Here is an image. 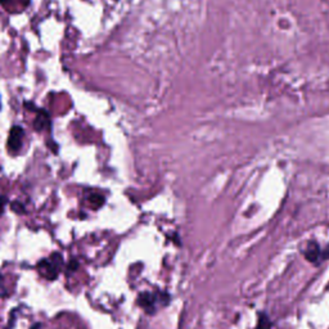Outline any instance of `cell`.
<instances>
[{
  "label": "cell",
  "mask_w": 329,
  "mask_h": 329,
  "mask_svg": "<svg viewBox=\"0 0 329 329\" xmlns=\"http://www.w3.org/2000/svg\"><path fill=\"white\" fill-rule=\"evenodd\" d=\"M0 107H1V106H0Z\"/></svg>",
  "instance_id": "obj_11"
},
{
  "label": "cell",
  "mask_w": 329,
  "mask_h": 329,
  "mask_svg": "<svg viewBox=\"0 0 329 329\" xmlns=\"http://www.w3.org/2000/svg\"><path fill=\"white\" fill-rule=\"evenodd\" d=\"M258 324H257V328L256 329H271V326L272 323L270 322L269 316H266L264 312H260V315H258Z\"/></svg>",
  "instance_id": "obj_6"
},
{
  "label": "cell",
  "mask_w": 329,
  "mask_h": 329,
  "mask_svg": "<svg viewBox=\"0 0 329 329\" xmlns=\"http://www.w3.org/2000/svg\"><path fill=\"white\" fill-rule=\"evenodd\" d=\"M328 251H323L320 246L315 242H309L306 248L304 250V256L306 257V260L312 264H320L323 260H326L328 257Z\"/></svg>",
  "instance_id": "obj_2"
},
{
  "label": "cell",
  "mask_w": 329,
  "mask_h": 329,
  "mask_svg": "<svg viewBox=\"0 0 329 329\" xmlns=\"http://www.w3.org/2000/svg\"><path fill=\"white\" fill-rule=\"evenodd\" d=\"M53 261H46V260H43V261L39 264V270L40 272L45 276L46 279L53 280L56 279L58 276V271H59L60 266H62V260L57 262L58 258V253L57 255H53Z\"/></svg>",
  "instance_id": "obj_1"
},
{
  "label": "cell",
  "mask_w": 329,
  "mask_h": 329,
  "mask_svg": "<svg viewBox=\"0 0 329 329\" xmlns=\"http://www.w3.org/2000/svg\"><path fill=\"white\" fill-rule=\"evenodd\" d=\"M4 296H7V290L1 288V275H0V297H4Z\"/></svg>",
  "instance_id": "obj_10"
},
{
  "label": "cell",
  "mask_w": 329,
  "mask_h": 329,
  "mask_svg": "<svg viewBox=\"0 0 329 329\" xmlns=\"http://www.w3.org/2000/svg\"><path fill=\"white\" fill-rule=\"evenodd\" d=\"M78 268V264H77V261H76V260H72L71 262H70V266H68V270H70V271H72V270H76Z\"/></svg>",
  "instance_id": "obj_9"
},
{
  "label": "cell",
  "mask_w": 329,
  "mask_h": 329,
  "mask_svg": "<svg viewBox=\"0 0 329 329\" xmlns=\"http://www.w3.org/2000/svg\"><path fill=\"white\" fill-rule=\"evenodd\" d=\"M48 125H49V115L45 111L40 110L34 122V128L38 131H43Z\"/></svg>",
  "instance_id": "obj_5"
},
{
  "label": "cell",
  "mask_w": 329,
  "mask_h": 329,
  "mask_svg": "<svg viewBox=\"0 0 329 329\" xmlns=\"http://www.w3.org/2000/svg\"><path fill=\"white\" fill-rule=\"evenodd\" d=\"M22 139H23V129L21 126L12 128L8 138V149L9 152L17 153L22 147Z\"/></svg>",
  "instance_id": "obj_3"
},
{
  "label": "cell",
  "mask_w": 329,
  "mask_h": 329,
  "mask_svg": "<svg viewBox=\"0 0 329 329\" xmlns=\"http://www.w3.org/2000/svg\"><path fill=\"white\" fill-rule=\"evenodd\" d=\"M12 210L17 213H25V207L19 203V202H16V203H12Z\"/></svg>",
  "instance_id": "obj_8"
},
{
  "label": "cell",
  "mask_w": 329,
  "mask_h": 329,
  "mask_svg": "<svg viewBox=\"0 0 329 329\" xmlns=\"http://www.w3.org/2000/svg\"><path fill=\"white\" fill-rule=\"evenodd\" d=\"M139 305L144 308L148 312H153V306L156 304V297L153 296L152 293H148V292H144L139 296L138 300Z\"/></svg>",
  "instance_id": "obj_4"
},
{
  "label": "cell",
  "mask_w": 329,
  "mask_h": 329,
  "mask_svg": "<svg viewBox=\"0 0 329 329\" xmlns=\"http://www.w3.org/2000/svg\"><path fill=\"white\" fill-rule=\"evenodd\" d=\"M89 203H90L94 209H98V207L103 206V203H104V197L100 194H92L89 197Z\"/></svg>",
  "instance_id": "obj_7"
}]
</instances>
